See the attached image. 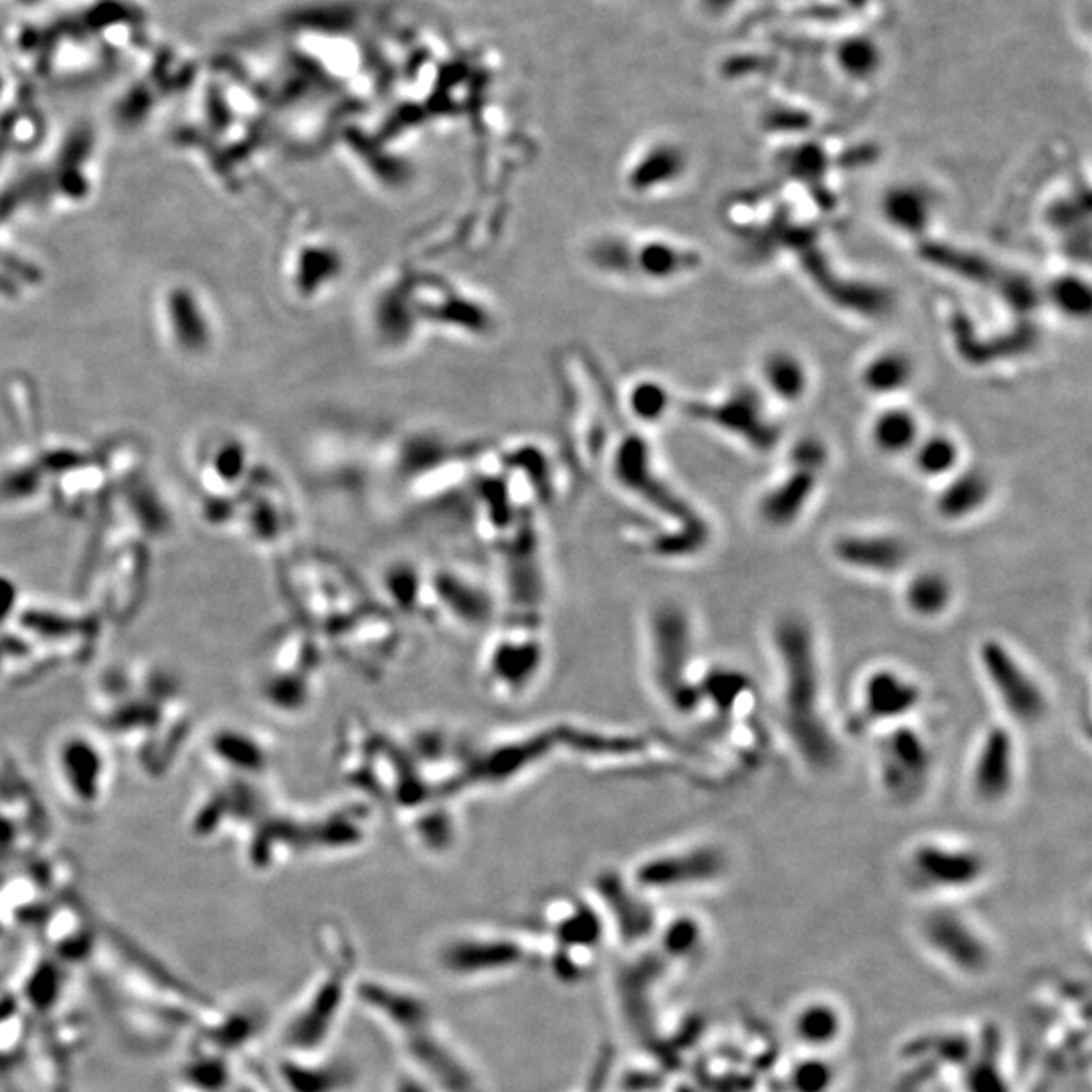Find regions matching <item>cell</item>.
<instances>
[{
	"label": "cell",
	"instance_id": "cell-1",
	"mask_svg": "<svg viewBox=\"0 0 1092 1092\" xmlns=\"http://www.w3.org/2000/svg\"><path fill=\"white\" fill-rule=\"evenodd\" d=\"M779 672V710L785 737L801 763L828 773L842 759V742L826 708V682L816 630L801 614H784L771 630Z\"/></svg>",
	"mask_w": 1092,
	"mask_h": 1092
},
{
	"label": "cell",
	"instance_id": "cell-2",
	"mask_svg": "<svg viewBox=\"0 0 1092 1092\" xmlns=\"http://www.w3.org/2000/svg\"><path fill=\"white\" fill-rule=\"evenodd\" d=\"M977 663L985 684L1010 723L1036 728L1047 721L1050 698L1042 680L1001 637H985L977 647Z\"/></svg>",
	"mask_w": 1092,
	"mask_h": 1092
},
{
	"label": "cell",
	"instance_id": "cell-3",
	"mask_svg": "<svg viewBox=\"0 0 1092 1092\" xmlns=\"http://www.w3.org/2000/svg\"><path fill=\"white\" fill-rule=\"evenodd\" d=\"M874 767L878 785L889 800L896 805L917 803L935 771L931 739L910 721L886 726L874 745Z\"/></svg>",
	"mask_w": 1092,
	"mask_h": 1092
},
{
	"label": "cell",
	"instance_id": "cell-4",
	"mask_svg": "<svg viewBox=\"0 0 1092 1092\" xmlns=\"http://www.w3.org/2000/svg\"><path fill=\"white\" fill-rule=\"evenodd\" d=\"M989 870L984 852L965 844L924 840L910 847L907 874L912 886L931 893H961L982 884Z\"/></svg>",
	"mask_w": 1092,
	"mask_h": 1092
},
{
	"label": "cell",
	"instance_id": "cell-5",
	"mask_svg": "<svg viewBox=\"0 0 1092 1092\" xmlns=\"http://www.w3.org/2000/svg\"><path fill=\"white\" fill-rule=\"evenodd\" d=\"M923 698V686L912 674L894 666H877L861 677L854 724L870 731L907 723L919 712Z\"/></svg>",
	"mask_w": 1092,
	"mask_h": 1092
},
{
	"label": "cell",
	"instance_id": "cell-6",
	"mask_svg": "<svg viewBox=\"0 0 1092 1092\" xmlns=\"http://www.w3.org/2000/svg\"><path fill=\"white\" fill-rule=\"evenodd\" d=\"M1017 739L1005 724L985 728L970 765V791L985 807L1010 800L1017 781Z\"/></svg>",
	"mask_w": 1092,
	"mask_h": 1092
},
{
	"label": "cell",
	"instance_id": "cell-7",
	"mask_svg": "<svg viewBox=\"0 0 1092 1092\" xmlns=\"http://www.w3.org/2000/svg\"><path fill=\"white\" fill-rule=\"evenodd\" d=\"M660 628V674L663 690L684 712H693L702 705L698 682L690 677L693 660V628L684 611L666 609L658 621Z\"/></svg>",
	"mask_w": 1092,
	"mask_h": 1092
},
{
	"label": "cell",
	"instance_id": "cell-8",
	"mask_svg": "<svg viewBox=\"0 0 1092 1092\" xmlns=\"http://www.w3.org/2000/svg\"><path fill=\"white\" fill-rule=\"evenodd\" d=\"M924 943L955 970L982 973L991 961V951L977 926L951 908L931 910L921 924Z\"/></svg>",
	"mask_w": 1092,
	"mask_h": 1092
},
{
	"label": "cell",
	"instance_id": "cell-9",
	"mask_svg": "<svg viewBox=\"0 0 1092 1092\" xmlns=\"http://www.w3.org/2000/svg\"><path fill=\"white\" fill-rule=\"evenodd\" d=\"M831 556L861 577L889 579L907 570L910 547L893 532H844L831 540Z\"/></svg>",
	"mask_w": 1092,
	"mask_h": 1092
},
{
	"label": "cell",
	"instance_id": "cell-10",
	"mask_svg": "<svg viewBox=\"0 0 1092 1092\" xmlns=\"http://www.w3.org/2000/svg\"><path fill=\"white\" fill-rule=\"evenodd\" d=\"M728 870V856L723 847L700 844L668 856L654 858L642 870V880L652 889H688L705 886Z\"/></svg>",
	"mask_w": 1092,
	"mask_h": 1092
},
{
	"label": "cell",
	"instance_id": "cell-11",
	"mask_svg": "<svg viewBox=\"0 0 1092 1092\" xmlns=\"http://www.w3.org/2000/svg\"><path fill=\"white\" fill-rule=\"evenodd\" d=\"M819 474L821 470L793 462V470L759 498L756 514L761 523L777 530L800 523L801 516L816 496Z\"/></svg>",
	"mask_w": 1092,
	"mask_h": 1092
},
{
	"label": "cell",
	"instance_id": "cell-12",
	"mask_svg": "<svg viewBox=\"0 0 1092 1092\" xmlns=\"http://www.w3.org/2000/svg\"><path fill=\"white\" fill-rule=\"evenodd\" d=\"M994 498V479L982 468H963L943 479L935 500L938 518L945 523H965L984 512Z\"/></svg>",
	"mask_w": 1092,
	"mask_h": 1092
},
{
	"label": "cell",
	"instance_id": "cell-13",
	"mask_svg": "<svg viewBox=\"0 0 1092 1092\" xmlns=\"http://www.w3.org/2000/svg\"><path fill=\"white\" fill-rule=\"evenodd\" d=\"M880 215L894 232L908 237L924 235L935 216L933 193L917 183L893 185L880 199Z\"/></svg>",
	"mask_w": 1092,
	"mask_h": 1092
},
{
	"label": "cell",
	"instance_id": "cell-14",
	"mask_svg": "<svg viewBox=\"0 0 1092 1092\" xmlns=\"http://www.w3.org/2000/svg\"><path fill=\"white\" fill-rule=\"evenodd\" d=\"M957 587L945 570L924 567L910 573L903 586V605L919 621H938L953 609Z\"/></svg>",
	"mask_w": 1092,
	"mask_h": 1092
},
{
	"label": "cell",
	"instance_id": "cell-15",
	"mask_svg": "<svg viewBox=\"0 0 1092 1092\" xmlns=\"http://www.w3.org/2000/svg\"><path fill=\"white\" fill-rule=\"evenodd\" d=\"M761 381L769 397L785 405H795L805 399L812 386V374L800 354L777 348L765 354L761 363Z\"/></svg>",
	"mask_w": 1092,
	"mask_h": 1092
},
{
	"label": "cell",
	"instance_id": "cell-16",
	"mask_svg": "<svg viewBox=\"0 0 1092 1092\" xmlns=\"http://www.w3.org/2000/svg\"><path fill=\"white\" fill-rule=\"evenodd\" d=\"M921 435V421L908 407H886L870 423V442L886 458L908 456Z\"/></svg>",
	"mask_w": 1092,
	"mask_h": 1092
},
{
	"label": "cell",
	"instance_id": "cell-17",
	"mask_svg": "<svg viewBox=\"0 0 1092 1092\" xmlns=\"http://www.w3.org/2000/svg\"><path fill=\"white\" fill-rule=\"evenodd\" d=\"M915 360L900 348H886L868 358L861 367L860 383L870 395L893 397L903 393L915 379Z\"/></svg>",
	"mask_w": 1092,
	"mask_h": 1092
},
{
	"label": "cell",
	"instance_id": "cell-18",
	"mask_svg": "<svg viewBox=\"0 0 1092 1092\" xmlns=\"http://www.w3.org/2000/svg\"><path fill=\"white\" fill-rule=\"evenodd\" d=\"M444 970L453 975H484V973H498V971L512 970L518 963V955L510 951L504 945L494 943H458L453 949H449L442 957Z\"/></svg>",
	"mask_w": 1092,
	"mask_h": 1092
},
{
	"label": "cell",
	"instance_id": "cell-19",
	"mask_svg": "<svg viewBox=\"0 0 1092 1092\" xmlns=\"http://www.w3.org/2000/svg\"><path fill=\"white\" fill-rule=\"evenodd\" d=\"M912 468L924 479H947L961 470L963 449L953 435L945 431L923 433L908 453Z\"/></svg>",
	"mask_w": 1092,
	"mask_h": 1092
},
{
	"label": "cell",
	"instance_id": "cell-20",
	"mask_svg": "<svg viewBox=\"0 0 1092 1092\" xmlns=\"http://www.w3.org/2000/svg\"><path fill=\"white\" fill-rule=\"evenodd\" d=\"M793 1030L807 1047H828L840 1036L842 1019L828 1003H812L800 1010Z\"/></svg>",
	"mask_w": 1092,
	"mask_h": 1092
},
{
	"label": "cell",
	"instance_id": "cell-21",
	"mask_svg": "<svg viewBox=\"0 0 1092 1092\" xmlns=\"http://www.w3.org/2000/svg\"><path fill=\"white\" fill-rule=\"evenodd\" d=\"M1048 302L1058 310L1064 318L1082 320L1091 314V286L1080 276L1064 274L1050 281Z\"/></svg>",
	"mask_w": 1092,
	"mask_h": 1092
},
{
	"label": "cell",
	"instance_id": "cell-22",
	"mask_svg": "<svg viewBox=\"0 0 1092 1092\" xmlns=\"http://www.w3.org/2000/svg\"><path fill=\"white\" fill-rule=\"evenodd\" d=\"M700 700L719 710H733L745 694L749 693L747 676L733 668H716L705 682H698Z\"/></svg>",
	"mask_w": 1092,
	"mask_h": 1092
},
{
	"label": "cell",
	"instance_id": "cell-23",
	"mask_svg": "<svg viewBox=\"0 0 1092 1092\" xmlns=\"http://www.w3.org/2000/svg\"><path fill=\"white\" fill-rule=\"evenodd\" d=\"M840 65L846 76L854 79H870L877 76L880 67L878 47L868 39H852L840 49Z\"/></svg>",
	"mask_w": 1092,
	"mask_h": 1092
},
{
	"label": "cell",
	"instance_id": "cell-24",
	"mask_svg": "<svg viewBox=\"0 0 1092 1092\" xmlns=\"http://www.w3.org/2000/svg\"><path fill=\"white\" fill-rule=\"evenodd\" d=\"M702 940V929L694 919H677L666 931V949L674 955H690Z\"/></svg>",
	"mask_w": 1092,
	"mask_h": 1092
},
{
	"label": "cell",
	"instance_id": "cell-25",
	"mask_svg": "<svg viewBox=\"0 0 1092 1092\" xmlns=\"http://www.w3.org/2000/svg\"><path fill=\"white\" fill-rule=\"evenodd\" d=\"M188 1075H190V1080H193L199 1089H211V1091H215L216 1087L221 1089V1087H225V1084H227V1070H225V1066H223L221 1062L209 1061V1058L197 1062V1064L188 1070Z\"/></svg>",
	"mask_w": 1092,
	"mask_h": 1092
}]
</instances>
